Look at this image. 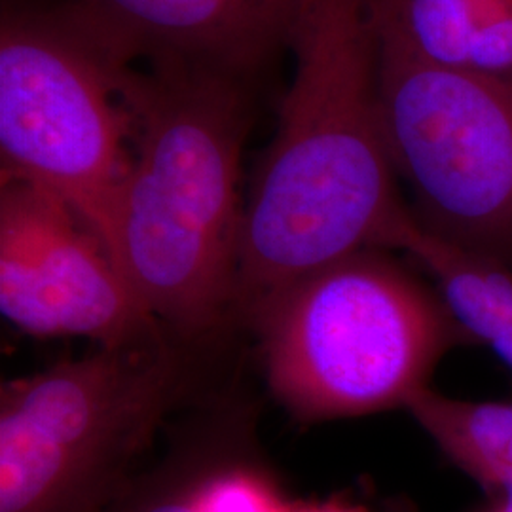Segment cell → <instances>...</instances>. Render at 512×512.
<instances>
[{
	"label": "cell",
	"instance_id": "cell-1",
	"mask_svg": "<svg viewBox=\"0 0 512 512\" xmlns=\"http://www.w3.org/2000/svg\"><path fill=\"white\" fill-rule=\"evenodd\" d=\"M291 46L293 84L241 215L234 304L249 315L346 256L395 247L414 217L385 147L372 0H298Z\"/></svg>",
	"mask_w": 512,
	"mask_h": 512
},
{
	"label": "cell",
	"instance_id": "cell-2",
	"mask_svg": "<svg viewBox=\"0 0 512 512\" xmlns=\"http://www.w3.org/2000/svg\"><path fill=\"white\" fill-rule=\"evenodd\" d=\"M122 97L137 150L101 241L158 323L198 334L236 294L243 99L234 76L177 63L124 69Z\"/></svg>",
	"mask_w": 512,
	"mask_h": 512
},
{
	"label": "cell",
	"instance_id": "cell-3",
	"mask_svg": "<svg viewBox=\"0 0 512 512\" xmlns=\"http://www.w3.org/2000/svg\"><path fill=\"white\" fill-rule=\"evenodd\" d=\"M255 319L275 395L308 420L406 406L463 336L442 296L382 249L306 275Z\"/></svg>",
	"mask_w": 512,
	"mask_h": 512
},
{
	"label": "cell",
	"instance_id": "cell-4",
	"mask_svg": "<svg viewBox=\"0 0 512 512\" xmlns=\"http://www.w3.org/2000/svg\"><path fill=\"white\" fill-rule=\"evenodd\" d=\"M160 327L0 391V512H95L179 395Z\"/></svg>",
	"mask_w": 512,
	"mask_h": 512
},
{
	"label": "cell",
	"instance_id": "cell-5",
	"mask_svg": "<svg viewBox=\"0 0 512 512\" xmlns=\"http://www.w3.org/2000/svg\"><path fill=\"white\" fill-rule=\"evenodd\" d=\"M380 112L421 226L512 264V86L425 65L380 44Z\"/></svg>",
	"mask_w": 512,
	"mask_h": 512
},
{
	"label": "cell",
	"instance_id": "cell-6",
	"mask_svg": "<svg viewBox=\"0 0 512 512\" xmlns=\"http://www.w3.org/2000/svg\"><path fill=\"white\" fill-rule=\"evenodd\" d=\"M124 67L80 23L10 21L2 29L4 177L54 194L99 239L129 164L128 118L116 103Z\"/></svg>",
	"mask_w": 512,
	"mask_h": 512
},
{
	"label": "cell",
	"instance_id": "cell-7",
	"mask_svg": "<svg viewBox=\"0 0 512 512\" xmlns=\"http://www.w3.org/2000/svg\"><path fill=\"white\" fill-rule=\"evenodd\" d=\"M0 310L35 336L120 344L158 327L109 251L54 194L14 177L0 194Z\"/></svg>",
	"mask_w": 512,
	"mask_h": 512
},
{
	"label": "cell",
	"instance_id": "cell-8",
	"mask_svg": "<svg viewBox=\"0 0 512 512\" xmlns=\"http://www.w3.org/2000/svg\"><path fill=\"white\" fill-rule=\"evenodd\" d=\"M298 0H82L78 23L126 63L150 54L215 73H245L291 44Z\"/></svg>",
	"mask_w": 512,
	"mask_h": 512
},
{
	"label": "cell",
	"instance_id": "cell-9",
	"mask_svg": "<svg viewBox=\"0 0 512 512\" xmlns=\"http://www.w3.org/2000/svg\"><path fill=\"white\" fill-rule=\"evenodd\" d=\"M380 44L512 86V0H372Z\"/></svg>",
	"mask_w": 512,
	"mask_h": 512
},
{
	"label": "cell",
	"instance_id": "cell-10",
	"mask_svg": "<svg viewBox=\"0 0 512 512\" xmlns=\"http://www.w3.org/2000/svg\"><path fill=\"white\" fill-rule=\"evenodd\" d=\"M395 249L414 256L435 277L461 332L475 336L512 368L511 268L427 232L416 217Z\"/></svg>",
	"mask_w": 512,
	"mask_h": 512
},
{
	"label": "cell",
	"instance_id": "cell-11",
	"mask_svg": "<svg viewBox=\"0 0 512 512\" xmlns=\"http://www.w3.org/2000/svg\"><path fill=\"white\" fill-rule=\"evenodd\" d=\"M404 408L461 471L512 501V403L463 401L427 385Z\"/></svg>",
	"mask_w": 512,
	"mask_h": 512
},
{
	"label": "cell",
	"instance_id": "cell-12",
	"mask_svg": "<svg viewBox=\"0 0 512 512\" xmlns=\"http://www.w3.org/2000/svg\"><path fill=\"white\" fill-rule=\"evenodd\" d=\"M220 463L211 454L169 459L152 473L133 476L95 512H200L203 484Z\"/></svg>",
	"mask_w": 512,
	"mask_h": 512
},
{
	"label": "cell",
	"instance_id": "cell-13",
	"mask_svg": "<svg viewBox=\"0 0 512 512\" xmlns=\"http://www.w3.org/2000/svg\"><path fill=\"white\" fill-rule=\"evenodd\" d=\"M200 512L285 511L262 476L222 461L203 484Z\"/></svg>",
	"mask_w": 512,
	"mask_h": 512
},
{
	"label": "cell",
	"instance_id": "cell-14",
	"mask_svg": "<svg viewBox=\"0 0 512 512\" xmlns=\"http://www.w3.org/2000/svg\"><path fill=\"white\" fill-rule=\"evenodd\" d=\"M296 512H353L346 509V507H340V505H313V507H304V509H298Z\"/></svg>",
	"mask_w": 512,
	"mask_h": 512
},
{
	"label": "cell",
	"instance_id": "cell-15",
	"mask_svg": "<svg viewBox=\"0 0 512 512\" xmlns=\"http://www.w3.org/2000/svg\"><path fill=\"white\" fill-rule=\"evenodd\" d=\"M492 512H512V501H501Z\"/></svg>",
	"mask_w": 512,
	"mask_h": 512
}]
</instances>
